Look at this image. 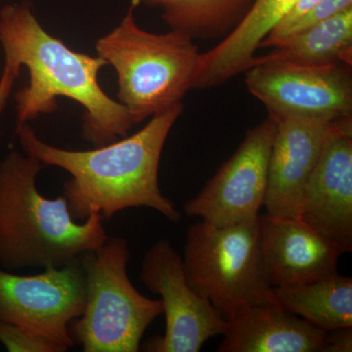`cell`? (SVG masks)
Returning a JSON list of instances; mask_svg holds the SVG:
<instances>
[{
    "label": "cell",
    "instance_id": "e0dca14e",
    "mask_svg": "<svg viewBox=\"0 0 352 352\" xmlns=\"http://www.w3.org/2000/svg\"><path fill=\"white\" fill-rule=\"evenodd\" d=\"M282 307L330 332L352 327V278L336 272L307 283L273 287Z\"/></svg>",
    "mask_w": 352,
    "mask_h": 352
},
{
    "label": "cell",
    "instance_id": "44dd1931",
    "mask_svg": "<svg viewBox=\"0 0 352 352\" xmlns=\"http://www.w3.org/2000/svg\"><path fill=\"white\" fill-rule=\"evenodd\" d=\"M352 0H321L316 6L302 18V20L293 28L289 36L296 32L305 31L312 25L330 19L346 9L351 8ZM287 38V39H288Z\"/></svg>",
    "mask_w": 352,
    "mask_h": 352
},
{
    "label": "cell",
    "instance_id": "7c38bea8",
    "mask_svg": "<svg viewBox=\"0 0 352 352\" xmlns=\"http://www.w3.org/2000/svg\"><path fill=\"white\" fill-rule=\"evenodd\" d=\"M264 263L273 287L307 283L338 272L339 243L298 217L259 215Z\"/></svg>",
    "mask_w": 352,
    "mask_h": 352
},
{
    "label": "cell",
    "instance_id": "ac0fdd59",
    "mask_svg": "<svg viewBox=\"0 0 352 352\" xmlns=\"http://www.w3.org/2000/svg\"><path fill=\"white\" fill-rule=\"evenodd\" d=\"M254 0H139L162 10L173 31L196 39H223L239 25Z\"/></svg>",
    "mask_w": 352,
    "mask_h": 352
},
{
    "label": "cell",
    "instance_id": "ba28073f",
    "mask_svg": "<svg viewBox=\"0 0 352 352\" xmlns=\"http://www.w3.org/2000/svg\"><path fill=\"white\" fill-rule=\"evenodd\" d=\"M245 82L275 122L298 118L333 122L352 118L349 64L259 65L245 72Z\"/></svg>",
    "mask_w": 352,
    "mask_h": 352
},
{
    "label": "cell",
    "instance_id": "603a6c76",
    "mask_svg": "<svg viewBox=\"0 0 352 352\" xmlns=\"http://www.w3.org/2000/svg\"><path fill=\"white\" fill-rule=\"evenodd\" d=\"M352 327L340 328L327 332L325 352H351Z\"/></svg>",
    "mask_w": 352,
    "mask_h": 352
},
{
    "label": "cell",
    "instance_id": "7402d4cb",
    "mask_svg": "<svg viewBox=\"0 0 352 352\" xmlns=\"http://www.w3.org/2000/svg\"><path fill=\"white\" fill-rule=\"evenodd\" d=\"M20 72L21 68L18 67L4 64L3 71L0 76V122Z\"/></svg>",
    "mask_w": 352,
    "mask_h": 352
},
{
    "label": "cell",
    "instance_id": "277c9868",
    "mask_svg": "<svg viewBox=\"0 0 352 352\" xmlns=\"http://www.w3.org/2000/svg\"><path fill=\"white\" fill-rule=\"evenodd\" d=\"M131 0L120 24L95 43L97 56L115 69L117 100L134 126L182 104L193 89L201 53L194 39L180 32L157 34L139 27Z\"/></svg>",
    "mask_w": 352,
    "mask_h": 352
},
{
    "label": "cell",
    "instance_id": "4fadbf2b",
    "mask_svg": "<svg viewBox=\"0 0 352 352\" xmlns=\"http://www.w3.org/2000/svg\"><path fill=\"white\" fill-rule=\"evenodd\" d=\"M276 122L263 207L266 214L298 219L305 187L321 156L331 122L298 118Z\"/></svg>",
    "mask_w": 352,
    "mask_h": 352
},
{
    "label": "cell",
    "instance_id": "9a60e30c",
    "mask_svg": "<svg viewBox=\"0 0 352 352\" xmlns=\"http://www.w3.org/2000/svg\"><path fill=\"white\" fill-rule=\"evenodd\" d=\"M296 0H254L239 25L208 52L201 53L193 89L219 87L245 73L264 38Z\"/></svg>",
    "mask_w": 352,
    "mask_h": 352
},
{
    "label": "cell",
    "instance_id": "7a4b0ae2",
    "mask_svg": "<svg viewBox=\"0 0 352 352\" xmlns=\"http://www.w3.org/2000/svg\"><path fill=\"white\" fill-rule=\"evenodd\" d=\"M0 44L4 64L25 67L29 83L15 94L17 124L58 110L61 97L83 109L82 136L94 147L126 138L134 126L131 115L99 83L107 62L68 47L38 22L31 4L0 9Z\"/></svg>",
    "mask_w": 352,
    "mask_h": 352
},
{
    "label": "cell",
    "instance_id": "9c48e42d",
    "mask_svg": "<svg viewBox=\"0 0 352 352\" xmlns=\"http://www.w3.org/2000/svg\"><path fill=\"white\" fill-rule=\"evenodd\" d=\"M139 276L146 288L161 296L166 316L164 335L148 340L145 351L198 352L208 340L226 333L227 321L190 286L182 256L170 241L149 248Z\"/></svg>",
    "mask_w": 352,
    "mask_h": 352
},
{
    "label": "cell",
    "instance_id": "5bb4252c",
    "mask_svg": "<svg viewBox=\"0 0 352 352\" xmlns=\"http://www.w3.org/2000/svg\"><path fill=\"white\" fill-rule=\"evenodd\" d=\"M219 352H325L327 332L282 307L259 303L227 321Z\"/></svg>",
    "mask_w": 352,
    "mask_h": 352
},
{
    "label": "cell",
    "instance_id": "3957f363",
    "mask_svg": "<svg viewBox=\"0 0 352 352\" xmlns=\"http://www.w3.org/2000/svg\"><path fill=\"white\" fill-rule=\"evenodd\" d=\"M44 166L17 150L0 162V266L4 270L62 267L109 237L99 212L78 222L63 195L50 199L38 191L36 180Z\"/></svg>",
    "mask_w": 352,
    "mask_h": 352
},
{
    "label": "cell",
    "instance_id": "30bf717a",
    "mask_svg": "<svg viewBox=\"0 0 352 352\" xmlns=\"http://www.w3.org/2000/svg\"><path fill=\"white\" fill-rule=\"evenodd\" d=\"M277 122L268 116L247 131L232 157L220 166L200 193L185 203L190 217L223 226L259 217L268 182L271 148Z\"/></svg>",
    "mask_w": 352,
    "mask_h": 352
},
{
    "label": "cell",
    "instance_id": "6da1fadb",
    "mask_svg": "<svg viewBox=\"0 0 352 352\" xmlns=\"http://www.w3.org/2000/svg\"><path fill=\"white\" fill-rule=\"evenodd\" d=\"M182 112L178 104L155 113L136 133L85 151L44 142L29 122L17 124L16 134L23 152L71 175L63 196L76 220L92 212L110 219L126 208H148L178 223L182 215L160 188L159 170L164 143Z\"/></svg>",
    "mask_w": 352,
    "mask_h": 352
},
{
    "label": "cell",
    "instance_id": "52a82bcc",
    "mask_svg": "<svg viewBox=\"0 0 352 352\" xmlns=\"http://www.w3.org/2000/svg\"><path fill=\"white\" fill-rule=\"evenodd\" d=\"M85 276L80 258L36 275L0 270V320L54 342L75 346L69 325L82 314Z\"/></svg>",
    "mask_w": 352,
    "mask_h": 352
},
{
    "label": "cell",
    "instance_id": "d6986e66",
    "mask_svg": "<svg viewBox=\"0 0 352 352\" xmlns=\"http://www.w3.org/2000/svg\"><path fill=\"white\" fill-rule=\"evenodd\" d=\"M0 342L10 352H65L54 342L3 320H0Z\"/></svg>",
    "mask_w": 352,
    "mask_h": 352
},
{
    "label": "cell",
    "instance_id": "ffe728a7",
    "mask_svg": "<svg viewBox=\"0 0 352 352\" xmlns=\"http://www.w3.org/2000/svg\"><path fill=\"white\" fill-rule=\"evenodd\" d=\"M321 0H296V3L281 22L264 38L259 48L275 47L284 43L289 38L293 28Z\"/></svg>",
    "mask_w": 352,
    "mask_h": 352
},
{
    "label": "cell",
    "instance_id": "5b68a950",
    "mask_svg": "<svg viewBox=\"0 0 352 352\" xmlns=\"http://www.w3.org/2000/svg\"><path fill=\"white\" fill-rule=\"evenodd\" d=\"M182 263L190 286L226 321L276 300L264 263L259 217L231 226L193 224L187 229Z\"/></svg>",
    "mask_w": 352,
    "mask_h": 352
},
{
    "label": "cell",
    "instance_id": "8fae6325",
    "mask_svg": "<svg viewBox=\"0 0 352 352\" xmlns=\"http://www.w3.org/2000/svg\"><path fill=\"white\" fill-rule=\"evenodd\" d=\"M298 219L352 251V118L329 124Z\"/></svg>",
    "mask_w": 352,
    "mask_h": 352
},
{
    "label": "cell",
    "instance_id": "2e32d148",
    "mask_svg": "<svg viewBox=\"0 0 352 352\" xmlns=\"http://www.w3.org/2000/svg\"><path fill=\"white\" fill-rule=\"evenodd\" d=\"M273 48L267 54L254 56L250 68L266 64L323 66L342 62L351 65L352 7L296 32Z\"/></svg>",
    "mask_w": 352,
    "mask_h": 352
},
{
    "label": "cell",
    "instance_id": "8992f818",
    "mask_svg": "<svg viewBox=\"0 0 352 352\" xmlns=\"http://www.w3.org/2000/svg\"><path fill=\"white\" fill-rule=\"evenodd\" d=\"M131 252L126 238L108 237L80 256L85 305L69 335L83 352H138L143 335L164 314L161 300L140 293L129 276Z\"/></svg>",
    "mask_w": 352,
    "mask_h": 352
}]
</instances>
